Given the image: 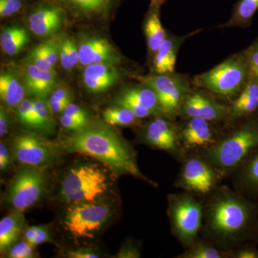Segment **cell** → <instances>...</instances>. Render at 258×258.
I'll return each mask as SVG.
<instances>
[{
  "label": "cell",
  "mask_w": 258,
  "mask_h": 258,
  "mask_svg": "<svg viewBox=\"0 0 258 258\" xmlns=\"http://www.w3.org/2000/svg\"><path fill=\"white\" fill-rule=\"evenodd\" d=\"M42 56L52 66H55L59 59V44L48 41L37 45L32 50Z\"/></svg>",
  "instance_id": "cell-35"
},
{
  "label": "cell",
  "mask_w": 258,
  "mask_h": 258,
  "mask_svg": "<svg viewBox=\"0 0 258 258\" xmlns=\"http://www.w3.org/2000/svg\"><path fill=\"white\" fill-rule=\"evenodd\" d=\"M24 212L15 210L0 221V250L6 252L26 228Z\"/></svg>",
  "instance_id": "cell-23"
},
{
  "label": "cell",
  "mask_w": 258,
  "mask_h": 258,
  "mask_svg": "<svg viewBox=\"0 0 258 258\" xmlns=\"http://www.w3.org/2000/svg\"><path fill=\"white\" fill-rule=\"evenodd\" d=\"M46 186L43 169L23 165L10 181L6 200L14 210L25 212L41 199Z\"/></svg>",
  "instance_id": "cell-8"
},
{
  "label": "cell",
  "mask_w": 258,
  "mask_h": 258,
  "mask_svg": "<svg viewBox=\"0 0 258 258\" xmlns=\"http://www.w3.org/2000/svg\"><path fill=\"white\" fill-rule=\"evenodd\" d=\"M250 76L258 81V39L245 51Z\"/></svg>",
  "instance_id": "cell-37"
},
{
  "label": "cell",
  "mask_w": 258,
  "mask_h": 258,
  "mask_svg": "<svg viewBox=\"0 0 258 258\" xmlns=\"http://www.w3.org/2000/svg\"><path fill=\"white\" fill-rule=\"evenodd\" d=\"M258 148V112L235 127L216 142L203 149L201 157L220 175L235 171L249 154Z\"/></svg>",
  "instance_id": "cell-3"
},
{
  "label": "cell",
  "mask_w": 258,
  "mask_h": 258,
  "mask_svg": "<svg viewBox=\"0 0 258 258\" xmlns=\"http://www.w3.org/2000/svg\"><path fill=\"white\" fill-rule=\"evenodd\" d=\"M144 140L151 147L174 154L181 155V133L176 125L166 118H154L144 130Z\"/></svg>",
  "instance_id": "cell-13"
},
{
  "label": "cell",
  "mask_w": 258,
  "mask_h": 258,
  "mask_svg": "<svg viewBox=\"0 0 258 258\" xmlns=\"http://www.w3.org/2000/svg\"><path fill=\"white\" fill-rule=\"evenodd\" d=\"M236 258H258V249L253 244L242 246L234 254Z\"/></svg>",
  "instance_id": "cell-46"
},
{
  "label": "cell",
  "mask_w": 258,
  "mask_h": 258,
  "mask_svg": "<svg viewBox=\"0 0 258 258\" xmlns=\"http://www.w3.org/2000/svg\"><path fill=\"white\" fill-rule=\"evenodd\" d=\"M60 144L64 152L92 157L110 168L115 175H130L154 185L142 174L129 144L106 123L89 122L82 128L63 137Z\"/></svg>",
  "instance_id": "cell-2"
},
{
  "label": "cell",
  "mask_w": 258,
  "mask_h": 258,
  "mask_svg": "<svg viewBox=\"0 0 258 258\" xmlns=\"http://www.w3.org/2000/svg\"><path fill=\"white\" fill-rule=\"evenodd\" d=\"M212 122L200 118H189L180 131L181 142L187 149H206L216 142Z\"/></svg>",
  "instance_id": "cell-18"
},
{
  "label": "cell",
  "mask_w": 258,
  "mask_h": 258,
  "mask_svg": "<svg viewBox=\"0 0 258 258\" xmlns=\"http://www.w3.org/2000/svg\"><path fill=\"white\" fill-rule=\"evenodd\" d=\"M30 36L26 29L20 26L8 27L2 31L0 45L7 55H17L27 44Z\"/></svg>",
  "instance_id": "cell-26"
},
{
  "label": "cell",
  "mask_w": 258,
  "mask_h": 258,
  "mask_svg": "<svg viewBox=\"0 0 258 258\" xmlns=\"http://www.w3.org/2000/svg\"><path fill=\"white\" fill-rule=\"evenodd\" d=\"M236 191L246 198L258 200V148L244 159L236 169Z\"/></svg>",
  "instance_id": "cell-20"
},
{
  "label": "cell",
  "mask_w": 258,
  "mask_h": 258,
  "mask_svg": "<svg viewBox=\"0 0 258 258\" xmlns=\"http://www.w3.org/2000/svg\"><path fill=\"white\" fill-rule=\"evenodd\" d=\"M52 113H62L66 107L72 103V95L68 88L57 87L54 88L50 93L47 102Z\"/></svg>",
  "instance_id": "cell-33"
},
{
  "label": "cell",
  "mask_w": 258,
  "mask_h": 258,
  "mask_svg": "<svg viewBox=\"0 0 258 258\" xmlns=\"http://www.w3.org/2000/svg\"><path fill=\"white\" fill-rule=\"evenodd\" d=\"M140 257L141 250L139 246L134 242H128L123 244L115 257L139 258Z\"/></svg>",
  "instance_id": "cell-40"
},
{
  "label": "cell",
  "mask_w": 258,
  "mask_h": 258,
  "mask_svg": "<svg viewBox=\"0 0 258 258\" xmlns=\"http://www.w3.org/2000/svg\"><path fill=\"white\" fill-rule=\"evenodd\" d=\"M220 176V173L201 156L191 157L184 161L176 186L189 192L208 195L217 187Z\"/></svg>",
  "instance_id": "cell-11"
},
{
  "label": "cell",
  "mask_w": 258,
  "mask_h": 258,
  "mask_svg": "<svg viewBox=\"0 0 258 258\" xmlns=\"http://www.w3.org/2000/svg\"><path fill=\"white\" fill-rule=\"evenodd\" d=\"M232 255L230 251L220 250L211 244L195 241L192 244L187 247V249L179 256L181 258H223Z\"/></svg>",
  "instance_id": "cell-30"
},
{
  "label": "cell",
  "mask_w": 258,
  "mask_h": 258,
  "mask_svg": "<svg viewBox=\"0 0 258 258\" xmlns=\"http://www.w3.org/2000/svg\"><path fill=\"white\" fill-rule=\"evenodd\" d=\"M60 5L66 13L79 18H108L120 0H51Z\"/></svg>",
  "instance_id": "cell-16"
},
{
  "label": "cell",
  "mask_w": 258,
  "mask_h": 258,
  "mask_svg": "<svg viewBox=\"0 0 258 258\" xmlns=\"http://www.w3.org/2000/svg\"><path fill=\"white\" fill-rule=\"evenodd\" d=\"M144 32L149 50L155 55L166 37L165 30L163 28L159 18L158 8H151L150 13L144 24Z\"/></svg>",
  "instance_id": "cell-27"
},
{
  "label": "cell",
  "mask_w": 258,
  "mask_h": 258,
  "mask_svg": "<svg viewBox=\"0 0 258 258\" xmlns=\"http://www.w3.org/2000/svg\"><path fill=\"white\" fill-rule=\"evenodd\" d=\"M186 38L166 36L154 55V68L157 74H174L178 51Z\"/></svg>",
  "instance_id": "cell-22"
},
{
  "label": "cell",
  "mask_w": 258,
  "mask_h": 258,
  "mask_svg": "<svg viewBox=\"0 0 258 258\" xmlns=\"http://www.w3.org/2000/svg\"><path fill=\"white\" fill-rule=\"evenodd\" d=\"M23 76L27 92L38 99H45L53 91L56 81L55 71L40 69L29 63L24 67Z\"/></svg>",
  "instance_id": "cell-19"
},
{
  "label": "cell",
  "mask_w": 258,
  "mask_h": 258,
  "mask_svg": "<svg viewBox=\"0 0 258 258\" xmlns=\"http://www.w3.org/2000/svg\"><path fill=\"white\" fill-rule=\"evenodd\" d=\"M168 200L171 230L183 245L189 247L197 240L203 227V206L189 191L170 195Z\"/></svg>",
  "instance_id": "cell-7"
},
{
  "label": "cell",
  "mask_w": 258,
  "mask_h": 258,
  "mask_svg": "<svg viewBox=\"0 0 258 258\" xmlns=\"http://www.w3.org/2000/svg\"><path fill=\"white\" fill-rule=\"evenodd\" d=\"M27 59H28L29 63L35 64L40 69L55 71V68L53 66L49 63L45 58H43L42 56L37 54L35 51H30Z\"/></svg>",
  "instance_id": "cell-42"
},
{
  "label": "cell",
  "mask_w": 258,
  "mask_h": 258,
  "mask_svg": "<svg viewBox=\"0 0 258 258\" xmlns=\"http://www.w3.org/2000/svg\"><path fill=\"white\" fill-rule=\"evenodd\" d=\"M34 101L30 98H25L17 107V116L22 124L30 127L34 112Z\"/></svg>",
  "instance_id": "cell-36"
},
{
  "label": "cell",
  "mask_w": 258,
  "mask_h": 258,
  "mask_svg": "<svg viewBox=\"0 0 258 258\" xmlns=\"http://www.w3.org/2000/svg\"><path fill=\"white\" fill-rule=\"evenodd\" d=\"M180 114L185 118H200L211 122L228 118V108L206 93L190 92L181 105Z\"/></svg>",
  "instance_id": "cell-14"
},
{
  "label": "cell",
  "mask_w": 258,
  "mask_h": 258,
  "mask_svg": "<svg viewBox=\"0 0 258 258\" xmlns=\"http://www.w3.org/2000/svg\"><path fill=\"white\" fill-rule=\"evenodd\" d=\"M258 112V81L252 76L228 108V118L243 120Z\"/></svg>",
  "instance_id": "cell-21"
},
{
  "label": "cell",
  "mask_w": 258,
  "mask_h": 258,
  "mask_svg": "<svg viewBox=\"0 0 258 258\" xmlns=\"http://www.w3.org/2000/svg\"><path fill=\"white\" fill-rule=\"evenodd\" d=\"M141 81L157 94L161 112L168 118L179 114L181 105L190 91L189 83L185 76L179 74H158L141 77Z\"/></svg>",
  "instance_id": "cell-10"
},
{
  "label": "cell",
  "mask_w": 258,
  "mask_h": 258,
  "mask_svg": "<svg viewBox=\"0 0 258 258\" xmlns=\"http://www.w3.org/2000/svg\"><path fill=\"white\" fill-rule=\"evenodd\" d=\"M80 64L83 66L94 63L118 64L121 55L107 39L99 36L86 37L79 45Z\"/></svg>",
  "instance_id": "cell-15"
},
{
  "label": "cell",
  "mask_w": 258,
  "mask_h": 258,
  "mask_svg": "<svg viewBox=\"0 0 258 258\" xmlns=\"http://www.w3.org/2000/svg\"><path fill=\"white\" fill-rule=\"evenodd\" d=\"M250 72L245 52L231 56L208 72L199 75L195 83L215 96L224 98L237 96L248 81Z\"/></svg>",
  "instance_id": "cell-5"
},
{
  "label": "cell",
  "mask_w": 258,
  "mask_h": 258,
  "mask_svg": "<svg viewBox=\"0 0 258 258\" xmlns=\"http://www.w3.org/2000/svg\"><path fill=\"white\" fill-rule=\"evenodd\" d=\"M10 258H32L37 257L35 247L25 240L17 241L6 251Z\"/></svg>",
  "instance_id": "cell-34"
},
{
  "label": "cell",
  "mask_w": 258,
  "mask_h": 258,
  "mask_svg": "<svg viewBox=\"0 0 258 258\" xmlns=\"http://www.w3.org/2000/svg\"><path fill=\"white\" fill-rule=\"evenodd\" d=\"M114 172L100 162H79L68 169L61 180L58 198L69 205L101 201L113 186Z\"/></svg>",
  "instance_id": "cell-4"
},
{
  "label": "cell",
  "mask_w": 258,
  "mask_h": 258,
  "mask_svg": "<svg viewBox=\"0 0 258 258\" xmlns=\"http://www.w3.org/2000/svg\"><path fill=\"white\" fill-rule=\"evenodd\" d=\"M128 102L151 110L154 114L162 113L157 94L154 90L145 84L144 86L128 87L120 93L115 103Z\"/></svg>",
  "instance_id": "cell-24"
},
{
  "label": "cell",
  "mask_w": 258,
  "mask_h": 258,
  "mask_svg": "<svg viewBox=\"0 0 258 258\" xmlns=\"http://www.w3.org/2000/svg\"><path fill=\"white\" fill-rule=\"evenodd\" d=\"M103 118L106 123L113 125H132L139 119L129 108L120 106L106 108L103 111Z\"/></svg>",
  "instance_id": "cell-31"
},
{
  "label": "cell",
  "mask_w": 258,
  "mask_h": 258,
  "mask_svg": "<svg viewBox=\"0 0 258 258\" xmlns=\"http://www.w3.org/2000/svg\"><path fill=\"white\" fill-rule=\"evenodd\" d=\"M66 11L51 0H40L33 5L28 16L30 30L38 37L54 35L62 27Z\"/></svg>",
  "instance_id": "cell-12"
},
{
  "label": "cell",
  "mask_w": 258,
  "mask_h": 258,
  "mask_svg": "<svg viewBox=\"0 0 258 258\" xmlns=\"http://www.w3.org/2000/svg\"><path fill=\"white\" fill-rule=\"evenodd\" d=\"M59 59H60L61 66L64 69L67 70V71H71L74 69L75 64L71 60L69 51L62 42H60L59 43Z\"/></svg>",
  "instance_id": "cell-45"
},
{
  "label": "cell",
  "mask_w": 258,
  "mask_h": 258,
  "mask_svg": "<svg viewBox=\"0 0 258 258\" xmlns=\"http://www.w3.org/2000/svg\"><path fill=\"white\" fill-rule=\"evenodd\" d=\"M121 73L115 64L94 63L86 66L83 83L89 92L101 93L119 82Z\"/></svg>",
  "instance_id": "cell-17"
},
{
  "label": "cell",
  "mask_w": 258,
  "mask_h": 258,
  "mask_svg": "<svg viewBox=\"0 0 258 258\" xmlns=\"http://www.w3.org/2000/svg\"><path fill=\"white\" fill-rule=\"evenodd\" d=\"M12 164V155L10 151L3 142L0 143V169L7 170Z\"/></svg>",
  "instance_id": "cell-44"
},
{
  "label": "cell",
  "mask_w": 258,
  "mask_h": 258,
  "mask_svg": "<svg viewBox=\"0 0 258 258\" xmlns=\"http://www.w3.org/2000/svg\"><path fill=\"white\" fill-rule=\"evenodd\" d=\"M61 42L63 43L66 49L69 51L70 57H71V60L74 62L75 66H77L78 64L80 63L79 47L76 46V44L73 41L72 39L70 38V37H64V38L61 40Z\"/></svg>",
  "instance_id": "cell-43"
},
{
  "label": "cell",
  "mask_w": 258,
  "mask_h": 258,
  "mask_svg": "<svg viewBox=\"0 0 258 258\" xmlns=\"http://www.w3.org/2000/svg\"><path fill=\"white\" fill-rule=\"evenodd\" d=\"M62 114L72 117L75 119L81 120L84 123H89V115L86 110L83 109L82 107L76 103H71L66 107V109L62 112Z\"/></svg>",
  "instance_id": "cell-38"
},
{
  "label": "cell",
  "mask_w": 258,
  "mask_h": 258,
  "mask_svg": "<svg viewBox=\"0 0 258 258\" xmlns=\"http://www.w3.org/2000/svg\"><path fill=\"white\" fill-rule=\"evenodd\" d=\"M66 256L70 258H98L100 257V254L91 247H80L68 249Z\"/></svg>",
  "instance_id": "cell-39"
},
{
  "label": "cell",
  "mask_w": 258,
  "mask_h": 258,
  "mask_svg": "<svg viewBox=\"0 0 258 258\" xmlns=\"http://www.w3.org/2000/svg\"><path fill=\"white\" fill-rule=\"evenodd\" d=\"M25 88L15 71H5L0 76V97L10 108L18 107L25 99Z\"/></svg>",
  "instance_id": "cell-25"
},
{
  "label": "cell",
  "mask_w": 258,
  "mask_h": 258,
  "mask_svg": "<svg viewBox=\"0 0 258 258\" xmlns=\"http://www.w3.org/2000/svg\"><path fill=\"white\" fill-rule=\"evenodd\" d=\"M23 234L24 240L28 241L34 247L47 242H54L47 226H30L25 229Z\"/></svg>",
  "instance_id": "cell-32"
},
{
  "label": "cell",
  "mask_w": 258,
  "mask_h": 258,
  "mask_svg": "<svg viewBox=\"0 0 258 258\" xmlns=\"http://www.w3.org/2000/svg\"><path fill=\"white\" fill-rule=\"evenodd\" d=\"M60 123L66 130L74 132L82 128L88 123H84V122L81 121V120L75 119L72 117L62 114L60 117Z\"/></svg>",
  "instance_id": "cell-41"
},
{
  "label": "cell",
  "mask_w": 258,
  "mask_h": 258,
  "mask_svg": "<svg viewBox=\"0 0 258 258\" xmlns=\"http://www.w3.org/2000/svg\"><path fill=\"white\" fill-rule=\"evenodd\" d=\"M53 114L47 102L44 99L36 98L34 101V112L30 128L42 133H52L55 128Z\"/></svg>",
  "instance_id": "cell-29"
},
{
  "label": "cell",
  "mask_w": 258,
  "mask_h": 258,
  "mask_svg": "<svg viewBox=\"0 0 258 258\" xmlns=\"http://www.w3.org/2000/svg\"><path fill=\"white\" fill-rule=\"evenodd\" d=\"M10 119L9 115L3 106L0 108V137H4L10 129Z\"/></svg>",
  "instance_id": "cell-47"
},
{
  "label": "cell",
  "mask_w": 258,
  "mask_h": 258,
  "mask_svg": "<svg viewBox=\"0 0 258 258\" xmlns=\"http://www.w3.org/2000/svg\"><path fill=\"white\" fill-rule=\"evenodd\" d=\"M12 154L23 165L45 169L53 164L64 152L60 142L34 133H24L15 137L12 144Z\"/></svg>",
  "instance_id": "cell-9"
},
{
  "label": "cell",
  "mask_w": 258,
  "mask_h": 258,
  "mask_svg": "<svg viewBox=\"0 0 258 258\" xmlns=\"http://www.w3.org/2000/svg\"><path fill=\"white\" fill-rule=\"evenodd\" d=\"M205 209L204 230L209 238L227 250L258 241V203L229 188H215Z\"/></svg>",
  "instance_id": "cell-1"
},
{
  "label": "cell",
  "mask_w": 258,
  "mask_h": 258,
  "mask_svg": "<svg viewBox=\"0 0 258 258\" xmlns=\"http://www.w3.org/2000/svg\"><path fill=\"white\" fill-rule=\"evenodd\" d=\"M111 205L104 200L66 205L61 223L64 232L76 241L92 240L111 221Z\"/></svg>",
  "instance_id": "cell-6"
},
{
  "label": "cell",
  "mask_w": 258,
  "mask_h": 258,
  "mask_svg": "<svg viewBox=\"0 0 258 258\" xmlns=\"http://www.w3.org/2000/svg\"><path fill=\"white\" fill-rule=\"evenodd\" d=\"M167 0H152L151 8H155L159 9L161 5L164 4Z\"/></svg>",
  "instance_id": "cell-48"
},
{
  "label": "cell",
  "mask_w": 258,
  "mask_h": 258,
  "mask_svg": "<svg viewBox=\"0 0 258 258\" xmlns=\"http://www.w3.org/2000/svg\"><path fill=\"white\" fill-rule=\"evenodd\" d=\"M258 10V0H239L235 5L232 16L227 23L220 28L249 26Z\"/></svg>",
  "instance_id": "cell-28"
}]
</instances>
